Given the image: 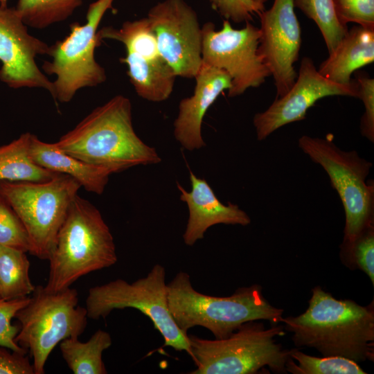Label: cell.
<instances>
[{"instance_id": "cell-33", "label": "cell", "mask_w": 374, "mask_h": 374, "mask_svg": "<svg viewBox=\"0 0 374 374\" xmlns=\"http://www.w3.org/2000/svg\"><path fill=\"white\" fill-rule=\"evenodd\" d=\"M358 98L362 100L364 112L360 120V132L368 141L374 142V79L364 74L357 78Z\"/></svg>"}, {"instance_id": "cell-23", "label": "cell", "mask_w": 374, "mask_h": 374, "mask_svg": "<svg viewBox=\"0 0 374 374\" xmlns=\"http://www.w3.org/2000/svg\"><path fill=\"white\" fill-rule=\"evenodd\" d=\"M26 252L0 245V299L9 300L32 294L35 286L30 276Z\"/></svg>"}, {"instance_id": "cell-32", "label": "cell", "mask_w": 374, "mask_h": 374, "mask_svg": "<svg viewBox=\"0 0 374 374\" xmlns=\"http://www.w3.org/2000/svg\"><path fill=\"white\" fill-rule=\"evenodd\" d=\"M212 7L225 19L235 23L251 21L265 6L253 0H208Z\"/></svg>"}, {"instance_id": "cell-24", "label": "cell", "mask_w": 374, "mask_h": 374, "mask_svg": "<svg viewBox=\"0 0 374 374\" xmlns=\"http://www.w3.org/2000/svg\"><path fill=\"white\" fill-rule=\"evenodd\" d=\"M98 39H112L122 43L126 51L148 59L162 57L159 53L154 31L148 17L127 21L121 28L105 26L98 31Z\"/></svg>"}, {"instance_id": "cell-17", "label": "cell", "mask_w": 374, "mask_h": 374, "mask_svg": "<svg viewBox=\"0 0 374 374\" xmlns=\"http://www.w3.org/2000/svg\"><path fill=\"white\" fill-rule=\"evenodd\" d=\"M191 190L186 191L179 184L180 199L188 208L189 216L183 235L184 243L193 246L204 237L207 229L218 224L247 226L251 219L238 205L222 203L204 179L190 171Z\"/></svg>"}, {"instance_id": "cell-21", "label": "cell", "mask_w": 374, "mask_h": 374, "mask_svg": "<svg viewBox=\"0 0 374 374\" xmlns=\"http://www.w3.org/2000/svg\"><path fill=\"white\" fill-rule=\"evenodd\" d=\"M32 134L26 132L0 146V181H48L61 173L45 169L30 156Z\"/></svg>"}, {"instance_id": "cell-27", "label": "cell", "mask_w": 374, "mask_h": 374, "mask_svg": "<svg viewBox=\"0 0 374 374\" xmlns=\"http://www.w3.org/2000/svg\"><path fill=\"white\" fill-rule=\"evenodd\" d=\"M287 361V373L292 374H365L357 362L339 356L313 357L293 348Z\"/></svg>"}, {"instance_id": "cell-28", "label": "cell", "mask_w": 374, "mask_h": 374, "mask_svg": "<svg viewBox=\"0 0 374 374\" xmlns=\"http://www.w3.org/2000/svg\"><path fill=\"white\" fill-rule=\"evenodd\" d=\"M0 245L25 252L30 249L27 231L19 217L0 195Z\"/></svg>"}, {"instance_id": "cell-19", "label": "cell", "mask_w": 374, "mask_h": 374, "mask_svg": "<svg viewBox=\"0 0 374 374\" xmlns=\"http://www.w3.org/2000/svg\"><path fill=\"white\" fill-rule=\"evenodd\" d=\"M30 156L38 166L75 179L87 191L101 195L112 174L60 150L55 143L41 141L32 134Z\"/></svg>"}, {"instance_id": "cell-10", "label": "cell", "mask_w": 374, "mask_h": 374, "mask_svg": "<svg viewBox=\"0 0 374 374\" xmlns=\"http://www.w3.org/2000/svg\"><path fill=\"white\" fill-rule=\"evenodd\" d=\"M114 0H96L87 10L84 24L73 23L70 33L62 40L49 46L42 70L54 75L55 101L70 102L77 91L85 87H96L106 80L105 69L95 59V48L100 40L98 26L105 12L112 8Z\"/></svg>"}, {"instance_id": "cell-11", "label": "cell", "mask_w": 374, "mask_h": 374, "mask_svg": "<svg viewBox=\"0 0 374 374\" xmlns=\"http://www.w3.org/2000/svg\"><path fill=\"white\" fill-rule=\"evenodd\" d=\"M202 62L229 74V98L260 87L270 75L258 52L260 29L250 21L236 29L224 19L220 30L212 22H207L202 27Z\"/></svg>"}, {"instance_id": "cell-30", "label": "cell", "mask_w": 374, "mask_h": 374, "mask_svg": "<svg viewBox=\"0 0 374 374\" xmlns=\"http://www.w3.org/2000/svg\"><path fill=\"white\" fill-rule=\"evenodd\" d=\"M344 262L362 270L374 284V226L368 229L355 242Z\"/></svg>"}, {"instance_id": "cell-25", "label": "cell", "mask_w": 374, "mask_h": 374, "mask_svg": "<svg viewBox=\"0 0 374 374\" xmlns=\"http://www.w3.org/2000/svg\"><path fill=\"white\" fill-rule=\"evenodd\" d=\"M82 0H18L15 7L24 23L42 29L66 20Z\"/></svg>"}, {"instance_id": "cell-29", "label": "cell", "mask_w": 374, "mask_h": 374, "mask_svg": "<svg viewBox=\"0 0 374 374\" xmlns=\"http://www.w3.org/2000/svg\"><path fill=\"white\" fill-rule=\"evenodd\" d=\"M29 301V296L9 300L0 299V346L22 355H26L27 350L15 341L19 327L12 325V320Z\"/></svg>"}, {"instance_id": "cell-31", "label": "cell", "mask_w": 374, "mask_h": 374, "mask_svg": "<svg viewBox=\"0 0 374 374\" xmlns=\"http://www.w3.org/2000/svg\"><path fill=\"white\" fill-rule=\"evenodd\" d=\"M339 21L374 28V0H333Z\"/></svg>"}, {"instance_id": "cell-3", "label": "cell", "mask_w": 374, "mask_h": 374, "mask_svg": "<svg viewBox=\"0 0 374 374\" xmlns=\"http://www.w3.org/2000/svg\"><path fill=\"white\" fill-rule=\"evenodd\" d=\"M170 312L178 328L186 335L189 329L202 326L215 339L228 337L243 323L267 320L282 322L284 310L271 305L258 284L239 287L229 296H213L196 291L190 276L178 272L167 284Z\"/></svg>"}, {"instance_id": "cell-36", "label": "cell", "mask_w": 374, "mask_h": 374, "mask_svg": "<svg viewBox=\"0 0 374 374\" xmlns=\"http://www.w3.org/2000/svg\"><path fill=\"white\" fill-rule=\"evenodd\" d=\"M8 1V0H0V5L7 6Z\"/></svg>"}, {"instance_id": "cell-7", "label": "cell", "mask_w": 374, "mask_h": 374, "mask_svg": "<svg viewBox=\"0 0 374 374\" xmlns=\"http://www.w3.org/2000/svg\"><path fill=\"white\" fill-rule=\"evenodd\" d=\"M15 318L20 323L15 341L29 351L35 374H43L52 350L62 340L81 335L88 317L86 308L78 305L75 289L49 292L38 285Z\"/></svg>"}, {"instance_id": "cell-5", "label": "cell", "mask_w": 374, "mask_h": 374, "mask_svg": "<svg viewBox=\"0 0 374 374\" xmlns=\"http://www.w3.org/2000/svg\"><path fill=\"white\" fill-rule=\"evenodd\" d=\"M284 328H266L260 320L241 325L228 337L206 339L188 335L190 356L197 368L191 374H255L265 366L276 373H286L285 364L292 349L277 344Z\"/></svg>"}, {"instance_id": "cell-8", "label": "cell", "mask_w": 374, "mask_h": 374, "mask_svg": "<svg viewBox=\"0 0 374 374\" xmlns=\"http://www.w3.org/2000/svg\"><path fill=\"white\" fill-rule=\"evenodd\" d=\"M80 188L64 174L45 182L0 181V195L23 222L33 256L49 259L69 205Z\"/></svg>"}, {"instance_id": "cell-20", "label": "cell", "mask_w": 374, "mask_h": 374, "mask_svg": "<svg viewBox=\"0 0 374 374\" xmlns=\"http://www.w3.org/2000/svg\"><path fill=\"white\" fill-rule=\"evenodd\" d=\"M120 61L126 64L130 81L139 96L155 103L170 97L177 75L162 57L148 59L126 51Z\"/></svg>"}, {"instance_id": "cell-4", "label": "cell", "mask_w": 374, "mask_h": 374, "mask_svg": "<svg viewBox=\"0 0 374 374\" xmlns=\"http://www.w3.org/2000/svg\"><path fill=\"white\" fill-rule=\"evenodd\" d=\"M48 260L44 288L49 292L70 287L82 276L117 262L114 238L100 212L78 195L69 205Z\"/></svg>"}, {"instance_id": "cell-6", "label": "cell", "mask_w": 374, "mask_h": 374, "mask_svg": "<svg viewBox=\"0 0 374 374\" xmlns=\"http://www.w3.org/2000/svg\"><path fill=\"white\" fill-rule=\"evenodd\" d=\"M326 138L303 135L299 148L328 175L345 211L346 223L341 255L344 260L355 242L368 229L374 226V184L367 182L372 163L355 150L344 151Z\"/></svg>"}, {"instance_id": "cell-1", "label": "cell", "mask_w": 374, "mask_h": 374, "mask_svg": "<svg viewBox=\"0 0 374 374\" xmlns=\"http://www.w3.org/2000/svg\"><path fill=\"white\" fill-rule=\"evenodd\" d=\"M284 329L296 347H309L323 356H339L357 363L374 360L373 301L362 306L337 299L320 286L314 287L306 311L283 317Z\"/></svg>"}, {"instance_id": "cell-14", "label": "cell", "mask_w": 374, "mask_h": 374, "mask_svg": "<svg viewBox=\"0 0 374 374\" xmlns=\"http://www.w3.org/2000/svg\"><path fill=\"white\" fill-rule=\"evenodd\" d=\"M332 96L358 98L357 82L343 85L330 81L320 74L310 57H303L290 90L276 98L266 110L254 115L253 124L258 140L265 139L287 124L305 119L308 110L317 100Z\"/></svg>"}, {"instance_id": "cell-13", "label": "cell", "mask_w": 374, "mask_h": 374, "mask_svg": "<svg viewBox=\"0 0 374 374\" xmlns=\"http://www.w3.org/2000/svg\"><path fill=\"white\" fill-rule=\"evenodd\" d=\"M294 8V0H274L269 9L258 14V52L274 78L276 98L285 94L297 77L294 64L299 60L301 29Z\"/></svg>"}, {"instance_id": "cell-18", "label": "cell", "mask_w": 374, "mask_h": 374, "mask_svg": "<svg viewBox=\"0 0 374 374\" xmlns=\"http://www.w3.org/2000/svg\"><path fill=\"white\" fill-rule=\"evenodd\" d=\"M374 62V28L355 25L348 30L335 49L318 69L326 78L348 85L351 75Z\"/></svg>"}, {"instance_id": "cell-16", "label": "cell", "mask_w": 374, "mask_h": 374, "mask_svg": "<svg viewBox=\"0 0 374 374\" xmlns=\"http://www.w3.org/2000/svg\"><path fill=\"white\" fill-rule=\"evenodd\" d=\"M194 78V92L180 101L174 121V136L188 151L205 146L202 134L204 116L218 96L231 87V78L226 72L203 62Z\"/></svg>"}, {"instance_id": "cell-2", "label": "cell", "mask_w": 374, "mask_h": 374, "mask_svg": "<svg viewBox=\"0 0 374 374\" xmlns=\"http://www.w3.org/2000/svg\"><path fill=\"white\" fill-rule=\"evenodd\" d=\"M130 99L123 95L96 107L55 143L64 152L112 175L161 162L155 148L136 134Z\"/></svg>"}, {"instance_id": "cell-22", "label": "cell", "mask_w": 374, "mask_h": 374, "mask_svg": "<svg viewBox=\"0 0 374 374\" xmlns=\"http://www.w3.org/2000/svg\"><path fill=\"white\" fill-rule=\"evenodd\" d=\"M112 344L110 334L99 329L86 342L80 341L76 337L66 338L60 343V348L73 373L106 374L103 353Z\"/></svg>"}, {"instance_id": "cell-15", "label": "cell", "mask_w": 374, "mask_h": 374, "mask_svg": "<svg viewBox=\"0 0 374 374\" xmlns=\"http://www.w3.org/2000/svg\"><path fill=\"white\" fill-rule=\"evenodd\" d=\"M49 45L31 35L15 8L0 5V80L9 87L39 88L54 96V87L37 64Z\"/></svg>"}, {"instance_id": "cell-26", "label": "cell", "mask_w": 374, "mask_h": 374, "mask_svg": "<svg viewBox=\"0 0 374 374\" xmlns=\"http://www.w3.org/2000/svg\"><path fill=\"white\" fill-rule=\"evenodd\" d=\"M299 8L318 26L328 53H332L348 31L347 26L339 19L333 0H294Z\"/></svg>"}, {"instance_id": "cell-34", "label": "cell", "mask_w": 374, "mask_h": 374, "mask_svg": "<svg viewBox=\"0 0 374 374\" xmlns=\"http://www.w3.org/2000/svg\"><path fill=\"white\" fill-rule=\"evenodd\" d=\"M0 374H35L26 355L0 346Z\"/></svg>"}, {"instance_id": "cell-9", "label": "cell", "mask_w": 374, "mask_h": 374, "mask_svg": "<svg viewBox=\"0 0 374 374\" xmlns=\"http://www.w3.org/2000/svg\"><path fill=\"white\" fill-rule=\"evenodd\" d=\"M88 318H106L114 310L131 308L139 310L162 335L163 346L190 355L188 335L175 322L168 308L166 269L154 265L146 276L132 283L118 278L89 290L86 299Z\"/></svg>"}, {"instance_id": "cell-12", "label": "cell", "mask_w": 374, "mask_h": 374, "mask_svg": "<svg viewBox=\"0 0 374 374\" xmlns=\"http://www.w3.org/2000/svg\"><path fill=\"white\" fill-rule=\"evenodd\" d=\"M147 17L162 58L177 76L194 78L202 64V27L194 9L185 0H163Z\"/></svg>"}, {"instance_id": "cell-35", "label": "cell", "mask_w": 374, "mask_h": 374, "mask_svg": "<svg viewBox=\"0 0 374 374\" xmlns=\"http://www.w3.org/2000/svg\"><path fill=\"white\" fill-rule=\"evenodd\" d=\"M256 3H257L258 4L260 5V6H265V3L267 1V0H253Z\"/></svg>"}]
</instances>
